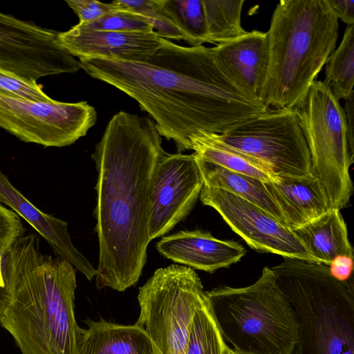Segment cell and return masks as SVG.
I'll return each mask as SVG.
<instances>
[{"label": "cell", "mask_w": 354, "mask_h": 354, "mask_svg": "<svg viewBox=\"0 0 354 354\" xmlns=\"http://www.w3.org/2000/svg\"><path fill=\"white\" fill-rule=\"evenodd\" d=\"M189 140L191 150L206 161L263 182L277 177L262 162L223 142L218 133L200 131L191 136Z\"/></svg>", "instance_id": "obj_22"}, {"label": "cell", "mask_w": 354, "mask_h": 354, "mask_svg": "<svg viewBox=\"0 0 354 354\" xmlns=\"http://www.w3.org/2000/svg\"><path fill=\"white\" fill-rule=\"evenodd\" d=\"M243 3L244 0H203L209 43L217 45L246 33L241 21Z\"/></svg>", "instance_id": "obj_24"}, {"label": "cell", "mask_w": 354, "mask_h": 354, "mask_svg": "<svg viewBox=\"0 0 354 354\" xmlns=\"http://www.w3.org/2000/svg\"><path fill=\"white\" fill-rule=\"evenodd\" d=\"M232 354H236V353H234V352L232 351Z\"/></svg>", "instance_id": "obj_35"}, {"label": "cell", "mask_w": 354, "mask_h": 354, "mask_svg": "<svg viewBox=\"0 0 354 354\" xmlns=\"http://www.w3.org/2000/svg\"><path fill=\"white\" fill-rule=\"evenodd\" d=\"M67 5L79 18V24L95 21L108 14L124 10L113 1L109 3L93 0H67Z\"/></svg>", "instance_id": "obj_30"}, {"label": "cell", "mask_w": 354, "mask_h": 354, "mask_svg": "<svg viewBox=\"0 0 354 354\" xmlns=\"http://www.w3.org/2000/svg\"><path fill=\"white\" fill-rule=\"evenodd\" d=\"M211 51L220 69L232 82L262 102L269 62L266 32L256 30L246 32L212 47Z\"/></svg>", "instance_id": "obj_15"}, {"label": "cell", "mask_w": 354, "mask_h": 354, "mask_svg": "<svg viewBox=\"0 0 354 354\" xmlns=\"http://www.w3.org/2000/svg\"><path fill=\"white\" fill-rule=\"evenodd\" d=\"M25 231L19 216L0 203V253L6 252Z\"/></svg>", "instance_id": "obj_31"}, {"label": "cell", "mask_w": 354, "mask_h": 354, "mask_svg": "<svg viewBox=\"0 0 354 354\" xmlns=\"http://www.w3.org/2000/svg\"><path fill=\"white\" fill-rule=\"evenodd\" d=\"M199 196L203 205L214 208L252 248L283 257L317 262L290 227L255 204L205 185Z\"/></svg>", "instance_id": "obj_12"}, {"label": "cell", "mask_w": 354, "mask_h": 354, "mask_svg": "<svg viewBox=\"0 0 354 354\" xmlns=\"http://www.w3.org/2000/svg\"><path fill=\"white\" fill-rule=\"evenodd\" d=\"M324 66V82L338 100L354 93V26H347L342 41Z\"/></svg>", "instance_id": "obj_23"}, {"label": "cell", "mask_w": 354, "mask_h": 354, "mask_svg": "<svg viewBox=\"0 0 354 354\" xmlns=\"http://www.w3.org/2000/svg\"><path fill=\"white\" fill-rule=\"evenodd\" d=\"M328 2L338 19L347 26H354V1L328 0Z\"/></svg>", "instance_id": "obj_33"}, {"label": "cell", "mask_w": 354, "mask_h": 354, "mask_svg": "<svg viewBox=\"0 0 354 354\" xmlns=\"http://www.w3.org/2000/svg\"><path fill=\"white\" fill-rule=\"evenodd\" d=\"M87 102H37L0 93V127L25 142L44 147L71 145L97 122Z\"/></svg>", "instance_id": "obj_10"}, {"label": "cell", "mask_w": 354, "mask_h": 354, "mask_svg": "<svg viewBox=\"0 0 354 354\" xmlns=\"http://www.w3.org/2000/svg\"><path fill=\"white\" fill-rule=\"evenodd\" d=\"M83 28L121 32H153V26L142 17L122 10L108 14L86 24H77Z\"/></svg>", "instance_id": "obj_28"}, {"label": "cell", "mask_w": 354, "mask_h": 354, "mask_svg": "<svg viewBox=\"0 0 354 354\" xmlns=\"http://www.w3.org/2000/svg\"><path fill=\"white\" fill-rule=\"evenodd\" d=\"M8 250L5 253H0V316L10 301L13 288Z\"/></svg>", "instance_id": "obj_32"}, {"label": "cell", "mask_w": 354, "mask_h": 354, "mask_svg": "<svg viewBox=\"0 0 354 354\" xmlns=\"http://www.w3.org/2000/svg\"><path fill=\"white\" fill-rule=\"evenodd\" d=\"M80 68L134 99L173 140L178 153L191 150L200 131L221 133L268 108L239 88L220 69L211 48L184 46L164 39L146 62L80 58Z\"/></svg>", "instance_id": "obj_1"}, {"label": "cell", "mask_w": 354, "mask_h": 354, "mask_svg": "<svg viewBox=\"0 0 354 354\" xmlns=\"http://www.w3.org/2000/svg\"><path fill=\"white\" fill-rule=\"evenodd\" d=\"M201 280L185 266L156 270L139 288L136 325L148 334L153 354H187L192 319L206 300Z\"/></svg>", "instance_id": "obj_8"}, {"label": "cell", "mask_w": 354, "mask_h": 354, "mask_svg": "<svg viewBox=\"0 0 354 354\" xmlns=\"http://www.w3.org/2000/svg\"><path fill=\"white\" fill-rule=\"evenodd\" d=\"M292 110L310 151L312 176L324 189L330 208L346 207L353 191L349 169L354 142L339 100L324 81L316 80Z\"/></svg>", "instance_id": "obj_7"}, {"label": "cell", "mask_w": 354, "mask_h": 354, "mask_svg": "<svg viewBox=\"0 0 354 354\" xmlns=\"http://www.w3.org/2000/svg\"><path fill=\"white\" fill-rule=\"evenodd\" d=\"M127 12L142 17L149 23L156 35L163 39L183 40L189 38L166 16L162 10L164 0L113 1Z\"/></svg>", "instance_id": "obj_27"}, {"label": "cell", "mask_w": 354, "mask_h": 354, "mask_svg": "<svg viewBox=\"0 0 354 354\" xmlns=\"http://www.w3.org/2000/svg\"><path fill=\"white\" fill-rule=\"evenodd\" d=\"M187 354H232L223 339L207 299L192 319Z\"/></svg>", "instance_id": "obj_26"}, {"label": "cell", "mask_w": 354, "mask_h": 354, "mask_svg": "<svg viewBox=\"0 0 354 354\" xmlns=\"http://www.w3.org/2000/svg\"><path fill=\"white\" fill-rule=\"evenodd\" d=\"M221 334L236 354H293L298 319L271 268L241 288L219 286L205 291Z\"/></svg>", "instance_id": "obj_6"}, {"label": "cell", "mask_w": 354, "mask_h": 354, "mask_svg": "<svg viewBox=\"0 0 354 354\" xmlns=\"http://www.w3.org/2000/svg\"><path fill=\"white\" fill-rule=\"evenodd\" d=\"M0 203L10 207L25 219L48 243L55 253L68 261L86 278L92 281L96 269L74 246L68 231V224L39 210L20 193L0 169Z\"/></svg>", "instance_id": "obj_17"}, {"label": "cell", "mask_w": 354, "mask_h": 354, "mask_svg": "<svg viewBox=\"0 0 354 354\" xmlns=\"http://www.w3.org/2000/svg\"><path fill=\"white\" fill-rule=\"evenodd\" d=\"M57 43L72 56L146 62L162 46L153 32H121L87 29L79 24L59 32Z\"/></svg>", "instance_id": "obj_14"}, {"label": "cell", "mask_w": 354, "mask_h": 354, "mask_svg": "<svg viewBox=\"0 0 354 354\" xmlns=\"http://www.w3.org/2000/svg\"><path fill=\"white\" fill-rule=\"evenodd\" d=\"M162 10L189 38L192 46L209 43L203 0H164Z\"/></svg>", "instance_id": "obj_25"}, {"label": "cell", "mask_w": 354, "mask_h": 354, "mask_svg": "<svg viewBox=\"0 0 354 354\" xmlns=\"http://www.w3.org/2000/svg\"><path fill=\"white\" fill-rule=\"evenodd\" d=\"M338 19L328 0H281L266 32L269 62L261 101L292 109L306 95L337 44Z\"/></svg>", "instance_id": "obj_4"}, {"label": "cell", "mask_w": 354, "mask_h": 354, "mask_svg": "<svg viewBox=\"0 0 354 354\" xmlns=\"http://www.w3.org/2000/svg\"><path fill=\"white\" fill-rule=\"evenodd\" d=\"M38 236L23 235L8 250L13 281L0 324L21 354H78L75 268L39 250Z\"/></svg>", "instance_id": "obj_3"}, {"label": "cell", "mask_w": 354, "mask_h": 354, "mask_svg": "<svg viewBox=\"0 0 354 354\" xmlns=\"http://www.w3.org/2000/svg\"><path fill=\"white\" fill-rule=\"evenodd\" d=\"M0 93L37 102H52L43 86L37 81L28 80L0 68Z\"/></svg>", "instance_id": "obj_29"}, {"label": "cell", "mask_w": 354, "mask_h": 354, "mask_svg": "<svg viewBox=\"0 0 354 354\" xmlns=\"http://www.w3.org/2000/svg\"><path fill=\"white\" fill-rule=\"evenodd\" d=\"M58 32L0 10V68L35 81L77 72L79 61L57 43Z\"/></svg>", "instance_id": "obj_11"}, {"label": "cell", "mask_w": 354, "mask_h": 354, "mask_svg": "<svg viewBox=\"0 0 354 354\" xmlns=\"http://www.w3.org/2000/svg\"><path fill=\"white\" fill-rule=\"evenodd\" d=\"M219 137L276 175L312 176L310 151L292 109H268L230 127Z\"/></svg>", "instance_id": "obj_9"}, {"label": "cell", "mask_w": 354, "mask_h": 354, "mask_svg": "<svg viewBox=\"0 0 354 354\" xmlns=\"http://www.w3.org/2000/svg\"><path fill=\"white\" fill-rule=\"evenodd\" d=\"M295 235L318 263L329 266L341 257L353 258L346 224L336 208L292 230Z\"/></svg>", "instance_id": "obj_20"}, {"label": "cell", "mask_w": 354, "mask_h": 354, "mask_svg": "<svg viewBox=\"0 0 354 354\" xmlns=\"http://www.w3.org/2000/svg\"><path fill=\"white\" fill-rule=\"evenodd\" d=\"M194 156L202 174L203 185L226 191L244 198L288 227L282 211L268 192L263 181L229 170Z\"/></svg>", "instance_id": "obj_21"}, {"label": "cell", "mask_w": 354, "mask_h": 354, "mask_svg": "<svg viewBox=\"0 0 354 354\" xmlns=\"http://www.w3.org/2000/svg\"><path fill=\"white\" fill-rule=\"evenodd\" d=\"M165 154L154 121L125 111L111 118L95 145L97 289L123 292L138 281L151 241L150 185Z\"/></svg>", "instance_id": "obj_2"}, {"label": "cell", "mask_w": 354, "mask_h": 354, "mask_svg": "<svg viewBox=\"0 0 354 354\" xmlns=\"http://www.w3.org/2000/svg\"><path fill=\"white\" fill-rule=\"evenodd\" d=\"M298 319L293 354H354V287L321 263L283 257L271 268Z\"/></svg>", "instance_id": "obj_5"}, {"label": "cell", "mask_w": 354, "mask_h": 354, "mask_svg": "<svg viewBox=\"0 0 354 354\" xmlns=\"http://www.w3.org/2000/svg\"><path fill=\"white\" fill-rule=\"evenodd\" d=\"M264 185L291 230L308 223L330 209L324 189L313 176L277 175L274 180L264 182Z\"/></svg>", "instance_id": "obj_18"}, {"label": "cell", "mask_w": 354, "mask_h": 354, "mask_svg": "<svg viewBox=\"0 0 354 354\" xmlns=\"http://www.w3.org/2000/svg\"><path fill=\"white\" fill-rule=\"evenodd\" d=\"M353 258L341 257L335 259L328 266L331 274L337 279L344 281L352 277Z\"/></svg>", "instance_id": "obj_34"}, {"label": "cell", "mask_w": 354, "mask_h": 354, "mask_svg": "<svg viewBox=\"0 0 354 354\" xmlns=\"http://www.w3.org/2000/svg\"><path fill=\"white\" fill-rule=\"evenodd\" d=\"M156 249L167 259L209 273L237 263L246 253L236 241L218 239L209 232L198 230L165 236L156 243Z\"/></svg>", "instance_id": "obj_16"}, {"label": "cell", "mask_w": 354, "mask_h": 354, "mask_svg": "<svg viewBox=\"0 0 354 354\" xmlns=\"http://www.w3.org/2000/svg\"><path fill=\"white\" fill-rule=\"evenodd\" d=\"M81 328L78 354H153L151 339L140 326L122 325L100 317L87 318Z\"/></svg>", "instance_id": "obj_19"}, {"label": "cell", "mask_w": 354, "mask_h": 354, "mask_svg": "<svg viewBox=\"0 0 354 354\" xmlns=\"http://www.w3.org/2000/svg\"><path fill=\"white\" fill-rule=\"evenodd\" d=\"M203 180L195 156L167 153L158 162L149 189L150 241L165 235L189 214Z\"/></svg>", "instance_id": "obj_13"}]
</instances>
